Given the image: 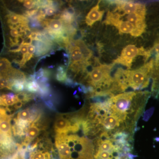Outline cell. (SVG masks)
<instances>
[{
	"mask_svg": "<svg viewBox=\"0 0 159 159\" xmlns=\"http://www.w3.org/2000/svg\"><path fill=\"white\" fill-rule=\"evenodd\" d=\"M149 97L147 91L125 92L107 98L106 101L111 110L135 132Z\"/></svg>",
	"mask_w": 159,
	"mask_h": 159,
	"instance_id": "cell-1",
	"label": "cell"
},
{
	"mask_svg": "<svg viewBox=\"0 0 159 159\" xmlns=\"http://www.w3.org/2000/svg\"><path fill=\"white\" fill-rule=\"evenodd\" d=\"M75 133L56 134L55 146L60 159H94L93 141Z\"/></svg>",
	"mask_w": 159,
	"mask_h": 159,
	"instance_id": "cell-2",
	"label": "cell"
},
{
	"mask_svg": "<svg viewBox=\"0 0 159 159\" xmlns=\"http://www.w3.org/2000/svg\"><path fill=\"white\" fill-rule=\"evenodd\" d=\"M154 62L152 59L139 69L131 70H118L114 77L117 93L124 92L128 88L139 90L147 87L153 73Z\"/></svg>",
	"mask_w": 159,
	"mask_h": 159,
	"instance_id": "cell-3",
	"label": "cell"
},
{
	"mask_svg": "<svg viewBox=\"0 0 159 159\" xmlns=\"http://www.w3.org/2000/svg\"><path fill=\"white\" fill-rule=\"evenodd\" d=\"M146 13H124L113 10L109 11L105 20H119L134 25L138 30L144 33L146 29Z\"/></svg>",
	"mask_w": 159,
	"mask_h": 159,
	"instance_id": "cell-4",
	"label": "cell"
},
{
	"mask_svg": "<svg viewBox=\"0 0 159 159\" xmlns=\"http://www.w3.org/2000/svg\"><path fill=\"white\" fill-rule=\"evenodd\" d=\"M152 50H147L143 48H138L134 45H129L122 50L121 54L114 61V64H119L130 69L135 58L141 55L145 61L148 60L151 54Z\"/></svg>",
	"mask_w": 159,
	"mask_h": 159,
	"instance_id": "cell-5",
	"label": "cell"
},
{
	"mask_svg": "<svg viewBox=\"0 0 159 159\" xmlns=\"http://www.w3.org/2000/svg\"><path fill=\"white\" fill-rule=\"evenodd\" d=\"M99 2L89 11L85 17V23L88 26H92L94 23L102 20L104 11L99 10Z\"/></svg>",
	"mask_w": 159,
	"mask_h": 159,
	"instance_id": "cell-6",
	"label": "cell"
},
{
	"mask_svg": "<svg viewBox=\"0 0 159 159\" xmlns=\"http://www.w3.org/2000/svg\"><path fill=\"white\" fill-rule=\"evenodd\" d=\"M34 46L35 48L34 55L36 57L47 54L51 50L53 46V44L43 42L40 41H34Z\"/></svg>",
	"mask_w": 159,
	"mask_h": 159,
	"instance_id": "cell-7",
	"label": "cell"
},
{
	"mask_svg": "<svg viewBox=\"0 0 159 159\" xmlns=\"http://www.w3.org/2000/svg\"><path fill=\"white\" fill-rule=\"evenodd\" d=\"M6 22L8 25L12 24H28L29 20L25 16L10 12L6 16Z\"/></svg>",
	"mask_w": 159,
	"mask_h": 159,
	"instance_id": "cell-8",
	"label": "cell"
},
{
	"mask_svg": "<svg viewBox=\"0 0 159 159\" xmlns=\"http://www.w3.org/2000/svg\"><path fill=\"white\" fill-rule=\"evenodd\" d=\"M13 68L9 60L6 58H0V78H7Z\"/></svg>",
	"mask_w": 159,
	"mask_h": 159,
	"instance_id": "cell-9",
	"label": "cell"
},
{
	"mask_svg": "<svg viewBox=\"0 0 159 159\" xmlns=\"http://www.w3.org/2000/svg\"><path fill=\"white\" fill-rule=\"evenodd\" d=\"M39 89V85L35 80L27 79L25 84V90L28 91L29 93H38Z\"/></svg>",
	"mask_w": 159,
	"mask_h": 159,
	"instance_id": "cell-10",
	"label": "cell"
},
{
	"mask_svg": "<svg viewBox=\"0 0 159 159\" xmlns=\"http://www.w3.org/2000/svg\"><path fill=\"white\" fill-rule=\"evenodd\" d=\"M60 17L65 25H70L75 21V16L69 13L66 9L63 10Z\"/></svg>",
	"mask_w": 159,
	"mask_h": 159,
	"instance_id": "cell-11",
	"label": "cell"
},
{
	"mask_svg": "<svg viewBox=\"0 0 159 159\" xmlns=\"http://www.w3.org/2000/svg\"><path fill=\"white\" fill-rule=\"evenodd\" d=\"M67 78L66 69L64 66H60L57 69L56 79L60 82H65Z\"/></svg>",
	"mask_w": 159,
	"mask_h": 159,
	"instance_id": "cell-12",
	"label": "cell"
},
{
	"mask_svg": "<svg viewBox=\"0 0 159 159\" xmlns=\"http://www.w3.org/2000/svg\"><path fill=\"white\" fill-rule=\"evenodd\" d=\"M16 98L18 101H21L24 103L29 102V101L34 98V97L33 95H31V94H28L27 93H25V92H21V93L16 95Z\"/></svg>",
	"mask_w": 159,
	"mask_h": 159,
	"instance_id": "cell-13",
	"label": "cell"
},
{
	"mask_svg": "<svg viewBox=\"0 0 159 159\" xmlns=\"http://www.w3.org/2000/svg\"><path fill=\"white\" fill-rule=\"evenodd\" d=\"M36 1L31 0L23 1V6L27 9H31L36 6Z\"/></svg>",
	"mask_w": 159,
	"mask_h": 159,
	"instance_id": "cell-14",
	"label": "cell"
},
{
	"mask_svg": "<svg viewBox=\"0 0 159 159\" xmlns=\"http://www.w3.org/2000/svg\"><path fill=\"white\" fill-rule=\"evenodd\" d=\"M46 15L48 16H51L54 15L56 12V9L53 7H49L46 8L45 9Z\"/></svg>",
	"mask_w": 159,
	"mask_h": 159,
	"instance_id": "cell-15",
	"label": "cell"
},
{
	"mask_svg": "<svg viewBox=\"0 0 159 159\" xmlns=\"http://www.w3.org/2000/svg\"><path fill=\"white\" fill-rule=\"evenodd\" d=\"M32 41H33V40L31 39V38L29 37V36H27V37L25 38V39H24V42H23L22 46H29L31 45V43H32Z\"/></svg>",
	"mask_w": 159,
	"mask_h": 159,
	"instance_id": "cell-16",
	"label": "cell"
},
{
	"mask_svg": "<svg viewBox=\"0 0 159 159\" xmlns=\"http://www.w3.org/2000/svg\"><path fill=\"white\" fill-rule=\"evenodd\" d=\"M46 105L48 107V108L51 109L52 110H55V107L53 104V102L51 100H48V101H45Z\"/></svg>",
	"mask_w": 159,
	"mask_h": 159,
	"instance_id": "cell-17",
	"label": "cell"
},
{
	"mask_svg": "<svg viewBox=\"0 0 159 159\" xmlns=\"http://www.w3.org/2000/svg\"><path fill=\"white\" fill-rule=\"evenodd\" d=\"M10 34L11 37L17 38L20 36L19 33L16 29H12L10 31Z\"/></svg>",
	"mask_w": 159,
	"mask_h": 159,
	"instance_id": "cell-18",
	"label": "cell"
},
{
	"mask_svg": "<svg viewBox=\"0 0 159 159\" xmlns=\"http://www.w3.org/2000/svg\"><path fill=\"white\" fill-rule=\"evenodd\" d=\"M35 52V47L33 45L28 46V53L31 55H34Z\"/></svg>",
	"mask_w": 159,
	"mask_h": 159,
	"instance_id": "cell-19",
	"label": "cell"
},
{
	"mask_svg": "<svg viewBox=\"0 0 159 159\" xmlns=\"http://www.w3.org/2000/svg\"><path fill=\"white\" fill-rule=\"evenodd\" d=\"M39 31H33V32H31L30 34L29 35V37L31 38V39L33 40V41H35L36 39V38L38 34Z\"/></svg>",
	"mask_w": 159,
	"mask_h": 159,
	"instance_id": "cell-20",
	"label": "cell"
},
{
	"mask_svg": "<svg viewBox=\"0 0 159 159\" xmlns=\"http://www.w3.org/2000/svg\"><path fill=\"white\" fill-rule=\"evenodd\" d=\"M21 53L24 55L26 54L28 52V46H21L20 48Z\"/></svg>",
	"mask_w": 159,
	"mask_h": 159,
	"instance_id": "cell-21",
	"label": "cell"
},
{
	"mask_svg": "<svg viewBox=\"0 0 159 159\" xmlns=\"http://www.w3.org/2000/svg\"><path fill=\"white\" fill-rule=\"evenodd\" d=\"M24 104V102H21V101H18L14 105V108L16 109L20 108Z\"/></svg>",
	"mask_w": 159,
	"mask_h": 159,
	"instance_id": "cell-22",
	"label": "cell"
}]
</instances>
